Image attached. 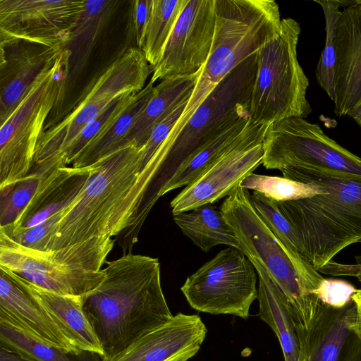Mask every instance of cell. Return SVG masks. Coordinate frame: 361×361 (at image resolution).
<instances>
[{
	"instance_id": "cell-32",
	"label": "cell",
	"mask_w": 361,
	"mask_h": 361,
	"mask_svg": "<svg viewBox=\"0 0 361 361\" xmlns=\"http://www.w3.org/2000/svg\"><path fill=\"white\" fill-rule=\"evenodd\" d=\"M321 5L326 21V39L324 48L317 63L315 77L319 85L326 92L334 102L335 100L334 75L336 53L334 44V32L336 20L341 12L340 7H348L354 4L350 1H314Z\"/></svg>"
},
{
	"instance_id": "cell-29",
	"label": "cell",
	"mask_w": 361,
	"mask_h": 361,
	"mask_svg": "<svg viewBox=\"0 0 361 361\" xmlns=\"http://www.w3.org/2000/svg\"><path fill=\"white\" fill-rule=\"evenodd\" d=\"M0 346L33 361H102L97 354L82 352L76 355L47 343L25 331L0 321Z\"/></svg>"
},
{
	"instance_id": "cell-26",
	"label": "cell",
	"mask_w": 361,
	"mask_h": 361,
	"mask_svg": "<svg viewBox=\"0 0 361 361\" xmlns=\"http://www.w3.org/2000/svg\"><path fill=\"white\" fill-rule=\"evenodd\" d=\"M250 198L259 216L287 252L305 290L309 295H314L313 291L324 277L301 254L298 236L290 224L281 212L277 202L257 192H253Z\"/></svg>"
},
{
	"instance_id": "cell-40",
	"label": "cell",
	"mask_w": 361,
	"mask_h": 361,
	"mask_svg": "<svg viewBox=\"0 0 361 361\" xmlns=\"http://www.w3.org/2000/svg\"><path fill=\"white\" fill-rule=\"evenodd\" d=\"M0 361H33L19 353L0 346Z\"/></svg>"
},
{
	"instance_id": "cell-34",
	"label": "cell",
	"mask_w": 361,
	"mask_h": 361,
	"mask_svg": "<svg viewBox=\"0 0 361 361\" xmlns=\"http://www.w3.org/2000/svg\"><path fill=\"white\" fill-rule=\"evenodd\" d=\"M137 94L123 96L110 104L97 118L91 121L78 135L61 159L68 166L87 145L109 125L118 118L135 101Z\"/></svg>"
},
{
	"instance_id": "cell-20",
	"label": "cell",
	"mask_w": 361,
	"mask_h": 361,
	"mask_svg": "<svg viewBox=\"0 0 361 361\" xmlns=\"http://www.w3.org/2000/svg\"><path fill=\"white\" fill-rule=\"evenodd\" d=\"M90 173V167L58 166L49 173L16 221L0 227L11 236L38 225L71 204L82 190Z\"/></svg>"
},
{
	"instance_id": "cell-28",
	"label": "cell",
	"mask_w": 361,
	"mask_h": 361,
	"mask_svg": "<svg viewBox=\"0 0 361 361\" xmlns=\"http://www.w3.org/2000/svg\"><path fill=\"white\" fill-rule=\"evenodd\" d=\"M154 83L149 80L137 93L135 101L113 123L97 135L73 161L72 166H89L102 157L124 145L126 137L154 92Z\"/></svg>"
},
{
	"instance_id": "cell-25",
	"label": "cell",
	"mask_w": 361,
	"mask_h": 361,
	"mask_svg": "<svg viewBox=\"0 0 361 361\" xmlns=\"http://www.w3.org/2000/svg\"><path fill=\"white\" fill-rule=\"evenodd\" d=\"M200 68L193 74L164 78L154 86L152 98L130 130L126 143L134 141L143 147L155 125L185 97L192 94Z\"/></svg>"
},
{
	"instance_id": "cell-8",
	"label": "cell",
	"mask_w": 361,
	"mask_h": 361,
	"mask_svg": "<svg viewBox=\"0 0 361 361\" xmlns=\"http://www.w3.org/2000/svg\"><path fill=\"white\" fill-rule=\"evenodd\" d=\"M220 210L238 239L240 251L264 267L286 296L295 324L308 329L322 303L305 290L285 248L254 208L249 191L238 185Z\"/></svg>"
},
{
	"instance_id": "cell-3",
	"label": "cell",
	"mask_w": 361,
	"mask_h": 361,
	"mask_svg": "<svg viewBox=\"0 0 361 361\" xmlns=\"http://www.w3.org/2000/svg\"><path fill=\"white\" fill-rule=\"evenodd\" d=\"M281 172L284 178L322 190L312 197L277 202L298 236L301 254L315 270L346 247L361 243L360 180L310 168L289 167Z\"/></svg>"
},
{
	"instance_id": "cell-45",
	"label": "cell",
	"mask_w": 361,
	"mask_h": 361,
	"mask_svg": "<svg viewBox=\"0 0 361 361\" xmlns=\"http://www.w3.org/2000/svg\"><path fill=\"white\" fill-rule=\"evenodd\" d=\"M298 361H304L302 358L299 357V360Z\"/></svg>"
},
{
	"instance_id": "cell-38",
	"label": "cell",
	"mask_w": 361,
	"mask_h": 361,
	"mask_svg": "<svg viewBox=\"0 0 361 361\" xmlns=\"http://www.w3.org/2000/svg\"><path fill=\"white\" fill-rule=\"evenodd\" d=\"M151 0L133 1V18L137 47L142 50L150 14Z\"/></svg>"
},
{
	"instance_id": "cell-1",
	"label": "cell",
	"mask_w": 361,
	"mask_h": 361,
	"mask_svg": "<svg viewBox=\"0 0 361 361\" xmlns=\"http://www.w3.org/2000/svg\"><path fill=\"white\" fill-rule=\"evenodd\" d=\"M105 278L83 296V310L110 361L138 338L168 321L158 258L124 254L108 263Z\"/></svg>"
},
{
	"instance_id": "cell-12",
	"label": "cell",
	"mask_w": 361,
	"mask_h": 361,
	"mask_svg": "<svg viewBox=\"0 0 361 361\" xmlns=\"http://www.w3.org/2000/svg\"><path fill=\"white\" fill-rule=\"evenodd\" d=\"M256 269L247 257L230 247L187 277L180 290L194 310L247 319L257 299Z\"/></svg>"
},
{
	"instance_id": "cell-33",
	"label": "cell",
	"mask_w": 361,
	"mask_h": 361,
	"mask_svg": "<svg viewBox=\"0 0 361 361\" xmlns=\"http://www.w3.org/2000/svg\"><path fill=\"white\" fill-rule=\"evenodd\" d=\"M240 186L259 192L276 202H286L312 197L322 192L319 187L287 178L251 173Z\"/></svg>"
},
{
	"instance_id": "cell-24",
	"label": "cell",
	"mask_w": 361,
	"mask_h": 361,
	"mask_svg": "<svg viewBox=\"0 0 361 361\" xmlns=\"http://www.w3.org/2000/svg\"><path fill=\"white\" fill-rule=\"evenodd\" d=\"M253 123L247 114L208 140L178 168L160 192L159 197L171 190L189 185L237 145Z\"/></svg>"
},
{
	"instance_id": "cell-39",
	"label": "cell",
	"mask_w": 361,
	"mask_h": 361,
	"mask_svg": "<svg viewBox=\"0 0 361 361\" xmlns=\"http://www.w3.org/2000/svg\"><path fill=\"white\" fill-rule=\"evenodd\" d=\"M352 300L355 307V317L351 324V329L361 339V289L353 295Z\"/></svg>"
},
{
	"instance_id": "cell-44",
	"label": "cell",
	"mask_w": 361,
	"mask_h": 361,
	"mask_svg": "<svg viewBox=\"0 0 361 361\" xmlns=\"http://www.w3.org/2000/svg\"><path fill=\"white\" fill-rule=\"evenodd\" d=\"M355 277H357L359 281L361 283V274H357Z\"/></svg>"
},
{
	"instance_id": "cell-2",
	"label": "cell",
	"mask_w": 361,
	"mask_h": 361,
	"mask_svg": "<svg viewBox=\"0 0 361 361\" xmlns=\"http://www.w3.org/2000/svg\"><path fill=\"white\" fill-rule=\"evenodd\" d=\"M142 148L129 142L90 166L82 190L43 251L119 235L133 226L154 182L146 169L139 171Z\"/></svg>"
},
{
	"instance_id": "cell-14",
	"label": "cell",
	"mask_w": 361,
	"mask_h": 361,
	"mask_svg": "<svg viewBox=\"0 0 361 361\" xmlns=\"http://www.w3.org/2000/svg\"><path fill=\"white\" fill-rule=\"evenodd\" d=\"M267 126L254 123L244 138L185 186L171 202L172 214L213 204L229 196L262 164Z\"/></svg>"
},
{
	"instance_id": "cell-5",
	"label": "cell",
	"mask_w": 361,
	"mask_h": 361,
	"mask_svg": "<svg viewBox=\"0 0 361 361\" xmlns=\"http://www.w3.org/2000/svg\"><path fill=\"white\" fill-rule=\"evenodd\" d=\"M109 236L42 251L23 246L0 231V266L62 295L84 296L105 278L102 266L114 247Z\"/></svg>"
},
{
	"instance_id": "cell-15",
	"label": "cell",
	"mask_w": 361,
	"mask_h": 361,
	"mask_svg": "<svg viewBox=\"0 0 361 361\" xmlns=\"http://www.w3.org/2000/svg\"><path fill=\"white\" fill-rule=\"evenodd\" d=\"M216 25L215 0H188L181 11L150 81L197 72L209 55Z\"/></svg>"
},
{
	"instance_id": "cell-23",
	"label": "cell",
	"mask_w": 361,
	"mask_h": 361,
	"mask_svg": "<svg viewBox=\"0 0 361 361\" xmlns=\"http://www.w3.org/2000/svg\"><path fill=\"white\" fill-rule=\"evenodd\" d=\"M66 49L41 47L35 51H23L17 63L1 56V123L19 104L39 74L53 63Z\"/></svg>"
},
{
	"instance_id": "cell-4",
	"label": "cell",
	"mask_w": 361,
	"mask_h": 361,
	"mask_svg": "<svg viewBox=\"0 0 361 361\" xmlns=\"http://www.w3.org/2000/svg\"><path fill=\"white\" fill-rule=\"evenodd\" d=\"M212 49L180 118L158 149L166 158L183 126L220 81L280 32L279 7L273 0H215Z\"/></svg>"
},
{
	"instance_id": "cell-16",
	"label": "cell",
	"mask_w": 361,
	"mask_h": 361,
	"mask_svg": "<svg viewBox=\"0 0 361 361\" xmlns=\"http://www.w3.org/2000/svg\"><path fill=\"white\" fill-rule=\"evenodd\" d=\"M353 302L343 308L322 304L308 329L295 324L304 361H361V339L351 329Z\"/></svg>"
},
{
	"instance_id": "cell-22",
	"label": "cell",
	"mask_w": 361,
	"mask_h": 361,
	"mask_svg": "<svg viewBox=\"0 0 361 361\" xmlns=\"http://www.w3.org/2000/svg\"><path fill=\"white\" fill-rule=\"evenodd\" d=\"M248 259L255 268L259 279V316L275 333L284 361H298L299 340L288 302L264 267L257 260Z\"/></svg>"
},
{
	"instance_id": "cell-30",
	"label": "cell",
	"mask_w": 361,
	"mask_h": 361,
	"mask_svg": "<svg viewBox=\"0 0 361 361\" xmlns=\"http://www.w3.org/2000/svg\"><path fill=\"white\" fill-rule=\"evenodd\" d=\"M61 166L66 165L58 159L34 164L23 179L0 189V227L13 224L34 196L44 178Z\"/></svg>"
},
{
	"instance_id": "cell-36",
	"label": "cell",
	"mask_w": 361,
	"mask_h": 361,
	"mask_svg": "<svg viewBox=\"0 0 361 361\" xmlns=\"http://www.w3.org/2000/svg\"><path fill=\"white\" fill-rule=\"evenodd\" d=\"M75 200L66 208L59 212L44 222L22 230L13 235H6L23 246L43 251L47 242L58 223L69 209L73 207Z\"/></svg>"
},
{
	"instance_id": "cell-17",
	"label": "cell",
	"mask_w": 361,
	"mask_h": 361,
	"mask_svg": "<svg viewBox=\"0 0 361 361\" xmlns=\"http://www.w3.org/2000/svg\"><path fill=\"white\" fill-rule=\"evenodd\" d=\"M207 333L197 314L179 312L138 338L110 361H187L198 353Z\"/></svg>"
},
{
	"instance_id": "cell-21",
	"label": "cell",
	"mask_w": 361,
	"mask_h": 361,
	"mask_svg": "<svg viewBox=\"0 0 361 361\" xmlns=\"http://www.w3.org/2000/svg\"><path fill=\"white\" fill-rule=\"evenodd\" d=\"M12 274L42 305L72 343L81 351L97 354L102 359V345L83 310V296L59 295L42 288L13 272Z\"/></svg>"
},
{
	"instance_id": "cell-19",
	"label": "cell",
	"mask_w": 361,
	"mask_h": 361,
	"mask_svg": "<svg viewBox=\"0 0 361 361\" xmlns=\"http://www.w3.org/2000/svg\"><path fill=\"white\" fill-rule=\"evenodd\" d=\"M0 321L13 324L66 353H82L59 329L42 305L0 266Z\"/></svg>"
},
{
	"instance_id": "cell-7",
	"label": "cell",
	"mask_w": 361,
	"mask_h": 361,
	"mask_svg": "<svg viewBox=\"0 0 361 361\" xmlns=\"http://www.w3.org/2000/svg\"><path fill=\"white\" fill-rule=\"evenodd\" d=\"M257 71V52L231 70L196 109L171 145L147 201L154 205L178 168L201 145L249 114Z\"/></svg>"
},
{
	"instance_id": "cell-41",
	"label": "cell",
	"mask_w": 361,
	"mask_h": 361,
	"mask_svg": "<svg viewBox=\"0 0 361 361\" xmlns=\"http://www.w3.org/2000/svg\"><path fill=\"white\" fill-rule=\"evenodd\" d=\"M361 128V99L347 114Z\"/></svg>"
},
{
	"instance_id": "cell-10",
	"label": "cell",
	"mask_w": 361,
	"mask_h": 361,
	"mask_svg": "<svg viewBox=\"0 0 361 361\" xmlns=\"http://www.w3.org/2000/svg\"><path fill=\"white\" fill-rule=\"evenodd\" d=\"M151 73L143 51L137 47L128 49L97 78L69 115L43 132L34 164L52 159H61L82 130L110 104L123 96L136 94L143 90Z\"/></svg>"
},
{
	"instance_id": "cell-27",
	"label": "cell",
	"mask_w": 361,
	"mask_h": 361,
	"mask_svg": "<svg viewBox=\"0 0 361 361\" xmlns=\"http://www.w3.org/2000/svg\"><path fill=\"white\" fill-rule=\"evenodd\" d=\"M173 216L182 233L202 251L207 252L218 245H226L240 250L234 232L220 209L212 204H204Z\"/></svg>"
},
{
	"instance_id": "cell-43",
	"label": "cell",
	"mask_w": 361,
	"mask_h": 361,
	"mask_svg": "<svg viewBox=\"0 0 361 361\" xmlns=\"http://www.w3.org/2000/svg\"><path fill=\"white\" fill-rule=\"evenodd\" d=\"M355 264H361V255L355 257Z\"/></svg>"
},
{
	"instance_id": "cell-42",
	"label": "cell",
	"mask_w": 361,
	"mask_h": 361,
	"mask_svg": "<svg viewBox=\"0 0 361 361\" xmlns=\"http://www.w3.org/2000/svg\"><path fill=\"white\" fill-rule=\"evenodd\" d=\"M345 273L347 276H356L361 274V264H346Z\"/></svg>"
},
{
	"instance_id": "cell-35",
	"label": "cell",
	"mask_w": 361,
	"mask_h": 361,
	"mask_svg": "<svg viewBox=\"0 0 361 361\" xmlns=\"http://www.w3.org/2000/svg\"><path fill=\"white\" fill-rule=\"evenodd\" d=\"M191 94L185 97L154 127L150 137L142 147L139 161L140 172L148 164L180 118Z\"/></svg>"
},
{
	"instance_id": "cell-6",
	"label": "cell",
	"mask_w": 361,
	"mask_h": 361,
	"mask_svg": "<svg viewBox=\"0 0 361 361\" xmlns=\"http://www.w3.org/2000/svg\"><path fill=\"white\" fill-rule=\"evenodd\" d=\"M300 31L293 18L282 19L279 35L257 51L249 109L252 122L268 126L288 118H305L312 112L306 98L309 80L297 56Z\"/></svg>"
},
{
	"instance_id": "cell-9",
	"label": "cell",
	"mask_w": 361,
	"mask_h": 361,
	"mask_svg": "<svg viewBox=\"0 0 361 361\" xmlns=\"http://www.w3.org/2000/svg\"><path fill=\"white\" fill-rule=\"evenodd\" d=\"M70 55L66 49L46 67L1 123L0 189L20 180L31 170L45 120L61 96Z\"/></svg>"
},
{
	"instance_id": "cell-11",
	"label": "cell",
	"mask_w": 361,
	"mask_h": 361,
	"mask_svg": "<svg viewBox=\"0 0 361 361\" xmlns=\"http://www.w3.org/2000/svg\"><path fill=\"white\" fill-rule=\"evenodd\" d=\"M263 149L262 164L267 169H316L361 180V157L329 137L317 123L302 118L268 126Z\"/></svg>"
},
{
	"instance_id": "cell-31",
	"label": "cell",
	"mask_w": 361,
	"mask_h": 361,
	"mask_svg": "<svg viewBox=\"0 0 361 361\" xmlns=\"http://www.w3.org/2000/svg\"><path fill=\"white\" fill-rule=\"evenodd\" d=\"M188 0H151L142 51L150 66L159 61L176 21Z\"/></svg>"
},
{
	"instance_id": "cell-37",
	"label": "cell",
	"mask_w": 361,
	"mask_h": 361,
	"mask_svg": "<svg viewBox=\"0 0 361 361\" xmlns=\"http://www.w3.org/2000/svg\"><path fill=\"white\" fill-rule=\"evenodd\" d=\"M357 290L352 284L344 280L324 278L313 294L322 304L340 309L353 302L352 296Z\"/></svg>"
},
{
	"instance_id": "cell-13",
	"label": "cell",
	"mask_w": 361,
	"mask_h": 361,
	"mask_svg": "<svg viewBox=\"0 0 361 361\" xmlns=\"http://www.w3.org/2000/svg\"><path fill=\"white\" fill-rule=\"evenodd\" d=\"M85 4L84 0H0L1 45L24 42L66 49Z\"/></svg>"
},
{
	"instance_id": "cell-18",
	"label": "cell",
	"mask_w": 361,
	"mask_h": 361,
	"mask_svg": "<svg viewBox=\"0 0 361 361\" xmlns=\"http://www.w3.org/2000/svg\"><path fill=\"white\" fill-rule=\"evenodd\" d=\"M334 114L341 117L361 99V0L341 11L335 23Z\"/></svg>"
}]
</instances>
